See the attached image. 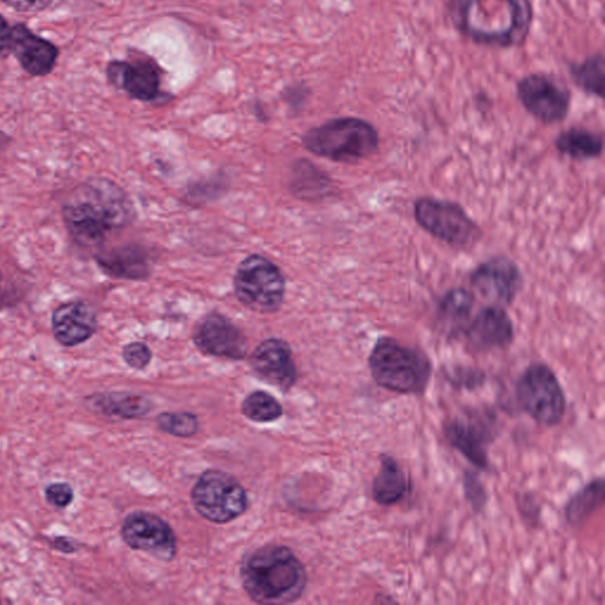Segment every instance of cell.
<instances>
[{"instance_id": "cell-1", "label": "cell", "mask_w": 605, "mask_h": 605, "mask_svg": "<svg viewBox=\"0 0 605 605\" xmlns=\"http://www.w3.org/2000/svg\"><path fill=\"white\" fill-rule=\"evenodd\" d=\"M136 217L133 201L116 182L89 178L62 206L65 229L77 245L97 247L109 233L125 229Z\"/></svg>"}, {"instance_id": "cell-2", "label": "cell", "mask_w": 605, "mask_h": 605, "mask_svg": "<svg viewBox=\"0 0 605 605\" xmlns=\"http://www.w3.org/2000/svg\"><path fill=\"white\" fill-rule=\"evenodd\" d=\"M450 13L465 36L492 47L522 44L532 21L529 0H451Z\"/></svg>"}, {"instance_id": "cell-3", "label": "cell", "mask_w": 605, "mask_h": 605, "mask_svg": "<svg viewBox=\"0 0 605 605\" xmlns=\"http://www.w3.org/2000/svg\"><path fill=\"white\" fill-rule=\"evenodd\" d=\"M247 596L258 604L295 603L307 588L304 565L288 546L270 544L250 552L240 568Z\"/></svg>"}, {"instance_id": "cell-4", "label": "cell", "mask_w": 605, "mask_h": 605, "mask_svg": "<svg viewBox=\"0 0 605 605\" xmlns=\"http://www.w3.org/2000/svg\"><path fill=\"white\" fill-rule=\"evenodd\" d=\"M368 364L376 385L401 395L424 393L433 373L427 355L388 336L376 341Z\"/></svg>"}, {"instance_id": "cell-5", "label": "cell", "mask_w": 605, "mask_h": 605, "mask_svg": "<svg viewBox=\"0 0 605 605\" xmlns=\"http://www.w3.org/2000/svg\"><path fill=\"white\" fill-rule=\"evenodd\" d=\"M303 147L311 154L341 164H355L374 154L380 145L376 128L359 117H338L305 132Z\"/></svg>"}, {"instance_id": "cell-6", "label": "cell", "mask_w": 605, "mask_h": 605, "mask_svg": "<svg viewBox=\"0 0 605 605\" xmlns=\"http://www.w3.org/2000/svg\"><path fill=\"white\" fill-rule=\"evenodd\" d=\"M238 302L258 314H275L283 307L286 282L281 268L262 255L247 256L233 276Z\"/></svg>"}, {"instance_id": "cell-7", "label": "cell", "mask_w": 605, "mask_h": 605, "mask_svg": "<svg viewBox=\"0 0 605 605\" xmlns=\"http://www.w3.org/2000/svg\"><path fill=\"white\" fill-rule=\"evenodd\" d=\"M516 394L520 408L538 425L554 427L567 413L561 382L544 363H533L520 374Z\"/></svg>"}, {"instance_id": "cell-8", "label": "cell", "mask_w": 605, "mask_h": 605, "mask_svg": "<svg viewBox=\"0 0 605 605\" xmlns=\"http://www.w3.org/2000/svg\"><path fill=\"white\" fill-rule=\"evenodd\" d=\"M195 511L208 522L226 524L243 516L249 507L244 486L230 473L207 470L191 492Z\"/></svg>"}, {"instance_id": "cell-9", "label": "cell", "mask_w": 605, "mask_h": 605, "mask_svg": "<svg viewBox=\"0 0 605 605\" xmlns=\"http://www.w3.org/2000/svg\"><path fill=\"white\" fill-rule=\"evenodd\" d=\"M414 217L422 229L452 246H471L481 236L474 220L452 201L421 198L414 205Z\"/></svg>"}, {"instance_id": "cell-10", "label": "cell", "mask_w": 605, "mask_h": 605, "mask_svg": "<svg viewBox=\"0 0 605 605\" xmlns=\"http://www.w3.org/2000/svg\"><path fill=\"white\" fill-rule=\"evenodd\" d=\"M107 78L112 86L125 91L130 99L156 103L167 102L173 96L161 91L162 70L154 58L136 55L130 60H114L107 65Z\"/></svg>"}, {"instance_id": "cell-11", "label": "cell", "mask_w": 605, "mask_h": 605, "mask_svg": "<svg viewBox=\"0 0 605 605\" xmlns=\"http://www.w3.org/2000/svg\"><path fill=\"white\" fill-rule=\"evenodd\" d=\"M121 537L130 549L162 562H171L177 556V536L171 525L151 512L130 513L121 526Z\"/></svg>"}, {"instance_id": "cell-12", "label": "cell", "mask_w": 605, "mask_h": 605, "mask_svg": "<svg viewBox=\"0 0 605 605\" xmlns=\"http://www.w3.org/2000/svg\"><path fill=\"white\" fill-rule=\"evenodd\" d=\"M192 338L200 353L218 359L244 360L250 350L244 331L217 311L208 312L200 318L195 324Z\"/></svg>"}, {"instance_id": "cell-13", "label": "cell", "mask_w": 605, "mask_h": 605, "mask_svg": "<svg viewBox=\"0 0 605 605\" xmlns=\"http://www.w3.org/2000/svg\"><path fill=\"white\" fill-rule=\"evenodd\" d=\"M517 93L523 107L545 123L561 122L569 114L570 91L555 77L545 74L526 76L518 83Z\"/></svg>"}, {"instance_id": "cell-14", "label": "cell", "mask_w": 605, "mask_h": 605, "mask_svg": "<svg viewBox=\"0 0 605 605\" xmlns=\"http://www.w3.org/2000/svg\"><path fill=\"white\" fill-rule=\"evenodd\" d=\"M524 278L518 265L505 257H496L481 263L471 275V284L494 305H509L523 288Z\"/></svg>"}, {"instance_id": "cell-15", "label": "cell", "mask_w": 605, "mask_h": 605, "mask_svg": "<svg viewBox=\"0 0 605 605\" xmlns=\"http://www.w3.org/2000/svg\"><path fill=\"white\" fill-rule=\"evenodd\" d=\"M250 366L260 380L283 392H289L296 385L298 372L294 354L290 344L281 338H268L260 343L251 354Z\"/></svg>"}, {"instance_id": "cell-16", "label": "cell", "mask_w": 605, "mask_h": 605, "mask_svg": "<svg viewBox=\"0 0 605 605\" xmlns=\"http://www.w3.org/2000/svg\"><path fill=\"white\" fill-rule=\"evenodd\" d=\"M51 329L57 343L74 348L88 342L99 329L95 309L86 301L65 302L52 312Z\"/></svg>"}, {"instance_id": "cell-17", "label": "cell", "mask_w": 605, "mask_h": 605, "mask_svg": "<svg viewBox=\"0 0 605 605\" xmlns=\"http://www.w3.org/2000/svg\"><path fill=\"white\" fill-rule=\"evenodd\" d=\"M11 54L26 74L45 77L55 70L60 49L49 39L36 35L28 25L17 23L13 24Z\"/></svg>"}, {"instance_id": "cell-18", "label": "cell", "mask_w": 605, "mask_h": 605, "mask_svg": "<svg viewBox=\"0 0 605 605\" xmlns=\"http://www.w3.org/2000/svg\"><path fill=\"white\" fill-rule=\"evenodd\" d=\"M94 260L104 275L121 281H147L153 273L152 252L140 244L120 245L97 252Z\"/></svg>"}, {"instance_id": "cell-19", "label": "cell", "mask_w": 605, "mask_h": 605, "mask_svg": "<svg viewBox=\"0 0 605 605\" xmlns=\"http://www.w3.org/2000/svg\"><path fill=\"white\" fill-rule=\"evenodd\" d=\"M464 334L474 349H503L509 347L515 338V327L503 308L490 305L478 312Z\"/></svg>"}, {"instance_id": "cell-20", "label": "cell", "mask_w": 605, "mask_h": 605, "mask_svg": "<svg viewBox=\"0 0 605 605\" xmlns=\"http://www.w3.org/2000/svg\"><path fill=\"white\" fill-rule=\"evenodd\" d=\"M444 434L448 444L464 455L474 467L489 470L487 442L490 440V433L485 427L472 420L452 419L446 422Z\"/></svg>"}, {"instance_id": "cell-21", "label": "cell", "mask_w": 605, "mask_h": 605, "mask_svg": "<svg viewBox=\"0 0 605 605\" xmlns=\"http://www.w3.org/2000/svg\"><path fill=\"white\" fill-rule=\"evenodd\" d=\"M288 188L295 198L308 203H320L336 193L329 175L307 159L296 160L291 165Z\"/></svg>"}, {"instance_id": "cell-22", "label": "cell", "mask_w": 605, "mask_h": 605, "mask_svg": "<svg viewBox=\"0 0 605 605\" xmlns=\"http://www.w3.org/2000/svg\"><path fill=\"white\" fill-rule=\"evenodd\" d=\"M380 463L372 485L373 499L382 506L398 504L407 496L411 487L407 474L392 455H381Z\"/></svg>"}, {"instance_id": "cell-23", "label": "cell", "mask_w": 605, "mask_h": 605, "mask_svg": "<svg viewBox=\"0 0 605 605\" xmlns=\"http://www.w3.org/2000/svg\"><path fill=\"white\" fill-rule=\"evenodd\" d=\"M89 403L96 412L125 420L145 418L154 409L153 402L146 396L127 392L95 394L90 396Z\"/></svg>"}, {"instance_id": "cell-24", "label": "cell", "mask_w": 605, "mask_h": 605, "mask_svg": "<svg viewBox=\"0 0 605 605\" xmlns=\"http://www.w3.org/2000/svg\"><path fill=\"white\" fill-rule=\"evenodd\" d=\"M474 307V297L465 289H453L442 297L439 318L442 327L452 336L465 333Z\"/></svg>"}, {"instance_id": "cell-25", "label": "cell", "mask_w": 605, "mask_h": 605, "mask_svg": "<svg viewBox=\"0 0 605 605\" xmlns=\"http://www.w3.org/2000/svg\"><path fill=\"white\" fill-rule=\"evenodd\" d=\"M604 498V479L591 480L589 484L584 485L580 491H577L569 499L567 506H565V520L572 526L582 525L591 516L595 515L598 509H601Z\"/></svg>"}, {"instance_id": "cell-26", "label": "cell", "mask_w": 605, "mask_h": 605, "mask_svg": "<svg viewBox=\"0 0 605 605\" xmlns=\"http://www.w3.org/2000/svg\"><path fill=\"white\" fill-rule=\"evenodd\" d=\"M558 152L576 160L595 159L602 155V135L582 128H571L559 134L555 141Z\"/></svg>"}, {"instance_id": "cell-27", "label": "cell", "mask_w": 605, "mask_h": 605, "mask_svg": "<svg viewBox=\"0 0 605 605\" xmlns=\"http://www.w3.org/2000/svg\"><path fill=\"white\" fill-rule=\"evenodd\" d=\"M242 413L246 419L256 424H270L282 418L284 409L272 395L257 390L246 396L242 403Z\"/></svg>"}, {"instance_id": "cell-28", "label": "cell", "mask_w": 605, "mask_h": 605, "mask_svg": "<svg viewBox=\"0 0 605 605\" xmlns=\"http://www.w3.org/2000/svg\"><path fill=\"white\" fill-rule=\"evenodd\" d=\"M572 78L584 91L598 97L604 96L605 76L602 54L591 56L571 69Z\"/></svg>"}, {"instance_id": "cell-29", "label": "cell", "mask_w": 605, "mask_h": 605, "mask_svg": "<svg viewBox=\"0 0 605 605\" xmlns=\"http://www.w3.org/2000/svg\"><path fill=\"white\" fill-rule=\"evenodd\" d=\"M156 424L162 432L178 438L194 437L200 428L197 415L187 412L161 413L156 419Z\"/></svg>"}, {"instance_id": "cell-30", "label": "cell", "mask_w": 605, "mask_h": 605, "mask_svg": "<svg viewBox=\"0 0 605 605\" xmlns=\"http://www.w3.org/2000/svg\"><path fill=\"white\" fill-rule=\"evenodd\" d=\"M464 490L468 503L471 504L474 511L484 510L487 504V492L483 481L476 472L467 471L464 474Z\"/></svg>"}, {"instance_id": "cell-31", "label": "cell", "mask_w": 605, "mask_h": 605, "mask_svg": "<svg viewBox=\"0 0 605 605\" xmlns=\"http://www.w3.org/2000/svg\"><path fill=\"white\" fill-rule=\"evenodd\" d=\"M122 357L128 367L135 370H143L151 363L153 353L146 343L132 342L123 347Z\"/></svg>"}, {"instance_id": "cell-32", "label": "cell", "mask_w": 605, "mask_h": 605, "mask_svg": "<svg viewBox=\"0 0 605 605\" xmlns=\"http://www.w3.org/2000/svg\"><path fill=\"white\" fill-rule=\"evenodd\" d=\"M44 496L56 509H65L74 502L75 491L68 483H52L45 487Z\"/></svg>"}, {"instance_id": "cell-33", "label": "cell", "mask_w": 605, "mask_h": 605, "mask_svg": "<svg viewBox=\"0 0 605 605\" xmlns=\"http://www.w3.org/2000/svg\"><path fill=\"white\" fill-rule=\"evenodd\" d=\"M282 100L289 107L291 112L299 113L307 104L310 89L307 84L296 83L291 86L285 87L282 91Z\"/></svg>"}, {"instance_id": "cell-34", "label": "cell", "mask_w": 605, "mask_h": 605, "mask_svg": "<svg viewBox=\"0 0 605 605\" xmlns=\"http://www.w3.org/2000/svg\"><path fill=\"white\" fill-rule=\"evenodd\" d=\"M451 380L455 385L474 389L483 385L485 376L479 370L463 368L455 370V374L453 373Z\"/></svg>"}, {"instance_id": "cell-35", "label": "cell", "mask_w": 605, "mask_h": 605, "mask_svg": "<svg viewBox=\"0 0 605 605\" xmlns=\"http://www.w3.org/2000/svg\"><path fill=\"white\" fill-rule=\"evenodd\" d=\"M9 8L23 13H38L49 8L52 0H0Z\"/></svg>"}, {"instance_id": "cell-36", "label": "cell", "mask_w": 605, "mask_h": 605, "mask_svg": "<svg viewBox=\"0 0 605 605\" xmlns=\"http://www.w3.org/2000/svg\"><path fill=\"white\" fill-rule=\"evenodd\" d=\"M13 42V25L0 15V56L11 54Z\"/></svg>"}, {"instance_id": "cell-37", "label": "cell", "mask_w": 605, "mask_h": 605, "mask_svg": "<svg viewBox=\"0 0 605 605\" xmlns=\"http://www.w3.org/2000/svg\"><path fill=\"white\" fill-rule=\"evenodd\" d=\"M52 548L62 552V554H74L77 551V542L69 537H55L50 542Z\"/></svg>"}, {"instance_id": "cell-38", "label": "cell", "mask_w": 605, "mask_h": 605, "mask_svg": "<svg viewBox=\"0 0 605 605\" xmlns=\"http://www.w3.org/2000/svg\"><path fill=\"white\" fill-rule=\"evenodd\" d=\"M11 141V136L8 133L3 132V130H0V151H3V149L8 147Z\"/></svg>"}, {"instance_id": "cell-39", "label": "cell", "mask_w": 605, "mask_h": 605, "mask_svg": "<svg viewBox=\"0 0 605 605\" xmlns=\"http://www.w3.org/2000/svg\"><path fill=\"white\" fill-rule=\"evenodd\" d=\"M2 278H3V276H2V270H0V286H2Z\"/></svg>"}]
</instances>
